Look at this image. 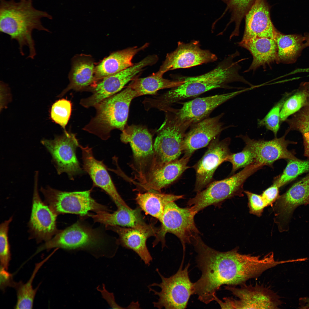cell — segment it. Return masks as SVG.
<instances>
[{"instance_id": "41", "label": "cell", "mask_w": 309, "mask_h": 309, "mask_svg": "<svg viewBox=\"0 0 309 309\" xmlns=\"http://www.w3.org/2000/svg\"><path fill=\"white\" fill-rule=\"evenodd\" d=\"M226 161L232 165L231 175H232L238 169L255 163L254 155L248 148L245 146L241 151L236 153H231L227 157Z\"/></svg>"}, {"instance_id": "7", "label": "cell", "mask_w": 309, "mask_h": 309, "mask_svg": "<svg viewBox=\"0 0 309 309\" xmlns=\"http://www.w3.org/2000/svg\"><path fill=\"white\" fill-rule=\"evenodd\" d=\"M177 272L169 277L162 275L158 269L156 271L161 279L160 283H154L148 286L150 291L158 296L153 306L158 309H185L191 295L194 294L193 283L189 276L188 264L183 269L184 261Z\"/></svg>"}, {"instance_id": "6", "label": "cell", "mask_w": 309, "mask_h": 309, "mask_svg": "<svg viewBox=\"0 0 309 309\" xmlns=\"http://www.w3.org/2000/svg\"><path fill=\"white\" fill-rule=\"evenodd\" d=\"M164 112V122L157 130L154 154L147 170L179 159L183 153V142L190 126L180 122L170 109Z\"/></svg>"}, {"instance_id": "34", "label": "cell", "mask_w": 309, "mask_h": 309, "mask_svg": "<svg viewBox=\"0 0 309 309\" xmlns=\"http://www.w3.org/2000/svg\"><path fill=\"white\" fill-rule=\"evenodd\" d=\"M289 127L287 130H297L302 134L304 146V155L309 158V95L304 105L285 121Z\"/></svg>"}, {"instance_id": "15", "label": "cell", "mask_w": 309, "mask_h": 309, "mask_svg": "<svg viewBox=\"0 0 309 309\" xmlns=\"http://www.w3.org/2000/svg\"><path fill=\"white\" fill-rule=\"evenodd\" d=\"M219 137H217L210 142L203 156L193 167L196 174L194 191L197 193L212 182L217 169L226 161L231 153L229 146L230 138L227 137L220 140Z\"/></svg>"}, {"instance_id": "38", "label": "cell", "mask_w": 309, "mask_h": 309, "mask_svg": "<svg viewBox=\"0 0 309 309\" xmlns=\"http://www.w3.org/2000/svg\"><path fill=\"white\" fill-rule=\"evenodd\" d=\"M290 93H286L282 99L279 101L262 119H258V127L265 126L266 129L273 132L275 137H277L279 129L280 113L282 107Z\"/></svg>"}, {"instance_id": "2", "label": "cell", "mask_w": 309, "mask_h": 309, "mask_svg": "<svg viewBox=\"0 0 309 309\" xmlns=\"http://www.w3.org/2000/svg\"><path fill=\"white\" fill-rule=\"evenodd\" d=\"M237 56L236 53L229 55L215 68L203 74L181 78L184 81L182 84L157 97L158 105L167 109L180 101L196 97L212 90L226 88L228 84L233 82L248 84V82L239 74L240 66L238 62L233 61Z\"/></svg>"}, {"instance_id": "33", "label": "cell", "mask_w": 309, "mask_h": 309, "mask_svg": "<svg viewBox=\"0 0 309 309\" xmlns=\"http://www.w3.org/2000/svg\"><path fill=\"white\" fill-rule=\"evenodd\" d=\"M55 251H54L41 261L36 264L29 279L25 284L22 282H14L13 286L17 292V300L15 306V309H32L37 291L39 286L33 289L32 283L36 274L43 265L47 261Z\"/></svg>"}, {"instance_id": "46", "label": "cell", "mask_w": 309, "mask_h": 309, "mask_svg": "<svg viewBox=\"0 0 309 309\" xmlns=\"http://www.w3.org/2000/svg\"><path fill=\"white\" fill-rule=\"evenodd\" d=\"M300 308L303 309L309 308V297L301 298L299 300Z\"/></svg>"}, {"instance_id": "28", "label": "cell", "mask_w": 309, "mask_h": 309, "mask_svg": "<svg viewBox=\"0 0 309 309\" xmlns=\"http://www.w3.org/2000/svg\"><path fill=\"white\" fill-rule=\"evenodd\" d=\"M119 236V242L123 247L135 252L146 265L152 261L146 245L147 239L152 235L136 229L118 226H110Z\"/></svg>"}, {"instance_id": "18", "label": "cell", "mask_w": 309, "mask_h": 309, "mask_svg": "<svg viewBox=\"0 0 309 309\" xmlns=\"http://www.w3.org/2000/svg\"><path fill=\"white\" fill-rule=\"evenodd\" d=\"M122 132L121 141L129 143L133 152L134 163L131 167L134 175L141 174L147 169L153 158L152 135L146 126L133 124L127 125Z\"/></svg>"}, {"instance_id": "37", "label": "cell", "mask_w": 309, "mask_h": 309, "mask_svg": "<svg viewBox=\"0 0 309 309\" xmlns=\"http://www.w3.org/2000/svg\"><path fill=\"white\" fill-rule=\"evenodd\" d=\"M256 0H229L226 10L229 9L231 16L228 24L233 22L235 27L230 38L238 35L239 28L242 19Z\"/></svg>"}, {"instance_id": "43", "label": "cell", "mask_w": 309, "mask_h": 309, "mask_svg": "<svg viewBox=\"0 0 309 309\" xmlns=\"http://www.w3.org/2000/svg\"><path fill=\"white\" fill-rule=\"evenodd\" d=\"M280 188L276 184L273 183L270 186L263 191L261 194L268 206L272 207L279 198Z\"/></svg>"}, {"instance_id": "21", "label": "cell", "mask_w": 309, "mask_h": 309, "mask_svg": "<svg viewBox=\"0 0 309 309\" xmlns=\"http://www.w3.org/2000/svg\"><path fill=\"white\" fill-rule=\"evenodd\" d=\"M38 172H35L32 206L29 222V231L37 242L47 241L59 231L56 225L57 215L41 199L38 190Z\"/></svg>"}, {"instance_id": "26", "label": "cell", "mask_w": 309, "mask_h": 309, "mask_svg": "<svg viewBox=\"0 0 309 309\" xmlns=\"http://www.w3.org/2000/svg\"><path fill=\"white\" fill-rule=\"evenodd\" d=\"M238 44L248 50L253 57L251 65L245 72L255 71L260 67L266 68L273 63H279L277 45L273 39L254 37L242 39Z\"/></svg>"}, {"instance_id": "23", "label": "cell", "mask_w": 309, "mask_h": 309, "mask_svg": "<svg viewBox=\"0 0 309 309\" xmlns=\"http://www.w3.org/2000/svg\"><path fill=\"white\" fill-rule=\"evenodd\" d=\"M79 147L82 152L83 169L89 175L94 187H98L106 193L116 205L119 203L130 208L119 194L108 171V167L103 161H99L94 157L92 148L88 145Z\"/></svg>"}, {"instance_id": "13", "label": "cell", "mask_w": 309, "mask_h": 309, "mask_svg": "<svg viewBox=\"0 0 309 309\" xmlns=\"http://www.w3.org/2000/svg\"><path fill=\"white\" fill-rule=\"evenodd\" d=\"M154 63L152 57L148 56L132 66L104 77L94 86L91 96L80 100V104L86 108L94 107L120 92L129 82L138 77L145 68L153 65Z\"/></svg>"}, {"instance_id": "40", "label": "cell", "mask_w": 309, "mask_h": 309, "mask_svg": "<svg viewBox=\"0 0 309 309\" xmlns=\"http://www.w3.org/2000/svg\"><path fill=\"white\" fill-rule=\"evenodd\" d=\"M12 217L2 223L0 226V259L1 266L7 270L11 259L8 238L9 225Z\"/></svg>"}, {"instance_id": "36", "label": "cell", "mask_w": 309, "mask_h": 309, "mask_svg": "<svg viewBox=\"0 0 309 309\" xmlns=\"http://www.w3.org/2000/svg\"><path fill=\"white\" fill-rule=\"evenodd\" d=\"M307 172H309V160H288L283 172L275 177L273 183L280 188Z\"/></svg>"}, {"instance_id": "27", "label": "cell", "mask_w": 309, "mask_h": 309, "mask_svg": "<svg viewBox=\"0 0 309 309\" xmlns=\"http://www.w3.org/2000/svg\"><path fill=\"white\" fill-rule=\"evenodd\" d=\"M149 45L146 43L140 47H130L112 53L95 68V79H102L132 66L134 57Z\"/></svg>"}, {"instance_id": "30", "label": "cell", "mask_w": 309, "mask_h": 309, "mask_svg": "<svg viewBox=\"0 0 309 309\" xmlns=\"http://www.w3.org/2000/svg\"><path fill=\"white\" fill-rule=\"evenodd\" d=\"M95 71L93 62L91 60L84 58L76 60L70 76V84L58 97H62L70 90L79 91L89 87L95 80Z\"/></svg>"}, {"instance_id": "19", "label": "cell", "mask_w": 309, "mask_h": 309, "mask_svg": "<svg viewBox=\"0 0 309 309\" xmlns=\"http://www.w3.org/2000/svg\"><path fill=\"white\" fill-rule=\"evenodd\" d=\"M249 88H244L232 92L198 98L183 102L181 107L171 109L181 122L190 127L209 117L217 107Z\"/></svg>"}, {"instance_id": "10", "label": "cell", "mask_w": 309, "mask_h": 309, "mask_svg": "<svg viewBox=\"0 0 309 309\" xmlns=\"http://www.w3.org/2000/svg\"><path fill=\"white\" fill-rule=\"evenodd\" d=\"M45 203L57 215L69 213L81 216L90 211H107V208L96 202L91 195V190L67 192L54 189L47 186L41 187Z\"/></svg>"}, {"instance_id": "20", "label": "cell", "mask_w": 309, "mask_h": 309, "mask_svg": "<svg viewBox=\"0 0 309 309\" xmlns=\"http://www.w3.org/2000/svg\"><path fill=\"white\" fill-rule=\"evenodd\" d=\"M289 132L287 130L282 137H275L270 140L251 139L247 134L239 135L237 137L241 139L245 144V146L253 152L255 163L273 167L274 163L279 159H298L292 151L287 148L290 144H296V142L286 140L285 137Z\"/></svg>"}, {"instance_id": "1", "label": "cell", "mask_w": 309, "mask_h": 309, "mask_svg": "<svg viewBox=\"0 0 309 309\" xmlns=\"http://www.w3.org/2000/svg\"><path fill=\"white\" fill-rule=\"evenodd\" d=\"M192 244L197 253V266L201 276L193 283L194 294L207 304L214 300L216 292L222 285H240L252 277L253 262L249 254L240 253L238 247L221 252L210 247L199 236Z\"/></svg>"}, {"instance_id": "11", "label": "cell", "mask_w": 309, "mask_h": 309, "mask_svg": "<svg viewBox=\"0 0 309 309\" xmlns=\"http://www.w3.org/2000/svg\"><path fill=\"white\" fill-rule=\"evenodd\" d=\"M240 287L227 285L229 291L238 299L225 297L223 301L217 297L215 299L222 309H277L282 304L276 293L263 286L241 284Z\"/></svg>"}, {"instance_id": "29", "label": "cell", "mask_w": 309, "mask_h": 309, "mask_svg": "<svg viewBox=\"0 0 309 309\" xmlns=\"http://www.w3.org/2000/svg\"><path fill=\"white\" fill-rule=\"evenodd\" d=\"M184 195L151 192H139L136 195V201L141 209L148 214L160 221L166 205L171 201L183 199Z\"/></svg>"}, {"instance_id": "3", "label": "cell", "mask_w": 309, "mask_h": 309, "mask_svg": "<svg viewBox=\"0 0 309 309\" xmlns=\"http://www.w3.org/2000/svg\"><path fill=\"white\" fill-rule=\"evenodd\" d=\"M0 31L7 34L12 39L18 42L20 54L24 55L23 48L29 49L28 58L33 59L36 55L34 41L32 36L33 30L49 32L43 26L41 21L42 17L52 19L45 11L35 9L32 0H0Z\"/></svg>"}, {"instance_id": "12", "label": "cell", "mask_w": 309, "mask_h": 309, "mask_svg": "<svg viewBox=\"0 0 309 309\" xmlns=\"http://www.w3.org/2000/svg\"><path fill=\"white\" fill-rule=\"evenodd\" d=\"M41 142L51 155L58 174L65 173L70 180H74L84 173L76 155L80 145L76 134L64 130L62 135L55 136L53 140L44 139Z\"/></svg>"}, {"instance_id": "39", "label": "cell", "mask_w": 309, "mask_h": 309, "mask_svg": "<svg viewBox=\"0 0 309 309\" xmlns=\"http://www.w3.org/2000/svg\"><path fill=\"white\" fill-rule=\"evenodd\" d=\"M72 104L70 101L62 99L56 101L52 105L50 117L52 120L66 130V126L71 115Z\"/></svg>"}, {"instance_id": "8", "label": "cell", "mask_w": 309, "mask_h": 309, "mask_svg": "<svg viewBox=\"0 0 309 309\" xmlns=\"http://www.w3.org/2000/svg\"><path fill=\"white\" fill-rule=\"evenodd\" d=\"M195 215L189 207H180L175 201L167 203L160 221L161 225L155 236L153 247L160 242L163 248L165 246L166 235L169 233L179 239L184 253L186 245L192 243L193 240L200 234L195 222Z\"/></svg>"}, {"instance_id": "24", "label": "cell", "mask_w": 309, "mask_h": 309, "mask_svg": "<svg viewBox=\"0 0 309 309\" xmlns=\"http://www.w3.org/2000/svg\"><path fill=\"white\" fill-rule=\"evenodd\" d=\"M116 205L117 210L110 213L100 211L90 215L94 221L108 226H118L136 229L155 236L158 229L144 221L140 208L132 209L120 203Z\"/></svg>"}, {"instance_id": "31", "label": "cell", "mask_w": 309, "mask_h": 309, "mask_svg": "<svg viewBox=\"0 0 309 309\" xmlns=\"http://www.w3.org/2000/svg\"><path fill=\"white\" fill-rule=\"evenodd\" d=\"M274 39L277 45L279 63L295 62L305 47L304 37L300 35H285L277 31Z\"/></svg>"}, {"instance_id": "9", "label": "cell", "mask_w": 309, "mask_h": 309, "mask_svg": "<svg viewBox=\"0 0 309 309\" xmlns=\"http://www.w3.org/2000/svg\"><path fill=\"white\" fill-rule=\"evenodd\" d=\"M103 243L95 231L78 223L59 231L53 238L38 247L35 254L56 248L68 250H88L96 258H109L108 253L102 249Z\"/></svg>"}, {"instance_id": "48", "label": "cell", "mask_w": 309, "mask_h": 309, "mask_svg": "<svg viewBox=\"0 0 309 309\" xmlns=\"http://www.w3.org/2000/svg\"><path fill=\"white\" fill-rule=\"evenodd\" d=\"M225 3H226L227 4L229 1V0H222Z\"/></svg>"}, {"instance_id": "44", "label": "cell", "mask_w": 309, "mask_h": 309, "mask_svg": "<svg viewBox=\"0 0 309 309\" xmlns=\"http://www.w3.org/2000/svg\"><path fill=\"white\" fill-rule=\"evenodd\" d=\"M1 288L2 289L7 286H12L14 283L12 279V275L7 270L1 266Z\"/></svg>"}, {"instance_id": "16", "label": "cell", "mask_w": 309, "mask_h": 309, "mask_svg": "<svg viewBox=\"0 0 309 309\" xmlns=\"http://www.w3.org/2000/svg\"><path fill=\"white\" fill-rule=\"evenodd\" d=\"M217 59L216 55L209 50L201 48L199 41L194 40L188 43L179 41L176 49L167 54L157 72L163 76L169 71L213 62Z\"/></svg>"}, {"instance_id": "35", "label": "cell", "mask_w": 309, "mask_h": 309, "mask_svg": "<svg viewBox=\"0 0 309 309\" xmlns=\"http://www.w3.org/2000/svg\"><path fill=\"white\" fill-rule=\"evenodd\" d=\"M309 95V82L302 83L297 90L291 92L280 112V124L285 121L290 116L296 112L304 105Z\"/></svg>"}, {"instance_id": "32", "label": "cell", "mask_w": 309, "mask_h": 309, "mask_svg": "<svg viewBox=\"0 0 309 309\" xmlns=\"http://www.w3.org/2000/svg\"><path fill=\"white\" fill-rule=\"evenodd\" d=\"M163 76L156 72L146 77H138L132 81L127 86L135 90L139 96L154 94L160 90L175 88L184 82L181 78L171 80L165 78Z\"/></svg>"}, {"instance_id": "5", "label": "cell", "mask_w": 309, "mask_h": 309, "mask_svg": "<svg viewBox=\"0 0 309 309\" xmlns=\"http://www.w3.org/2000/svg\"><path fill=\"white\" fill-rule=\"evenodd\" d=\"M262 168L253 163L225 179L212 181L188 201L187 205L195 214L211 205H217L235 196H243V186L246 180Z\"/></svg>"}, {"instance_id": "14", "label": "cell", "mask_w": 309, "mask_h": 309, "mask_svg": "<svg viewBox=\"0 0 309 309\" xmlns=\"http://www.w3.org/2000/svg\"><path fill=\"white\" fill-rule=\"evenodd\" d=\"M190 157L184 155L180 159L149 169L132 182L136 185L135 190L142 193L150 191L161 192L171 184L190 168L187 164Z\"/></svg>"}, {"instance_id": "25", "label": "cell", "mask_w": 309, "mask_h": 309, "mask_svg": "<svg viewBox=\"0 0 309 309\" xmlns=\"http://www.w3.org/2000/svg\"><path fill=\"white\" fill-rule=\"evenodd\" d=\"M270 6L266 0H256L245 15L242 39L254 37L274 39L277 30L271 19Z\"/></svg>"}, {"instance_id": "47", "label": "cell", "mask_w": 309, "mask_h": 309, "mask_svg": "<svg viewBox=\"0 0 309 309\" xmlns=\"http://www.w3.org/2000/svg\"><path fill=\"white\" fill-rule=\"evenodd\" d=\"M304 37L305 43L304 45L305 47L309 46V33L305 35Z\"/></svg>"}, {"instance_id": "42", "label": "cell", "mask_w": 309, "mask_h": 309, "mask_svg": "<svg viewBox=\"0 0 309 309\" xmlns=\"http://www.w3.org/2000/svg\"><path fill=\"white\" fill-rule=\"evenodd\" d=\"M243 192L248 199L249 213L258 217L261 216L264 208L268 206L261 194H255L248 191H244Z\"/></svg>"}, {"instance_id": "45", "label": "cell", "mask_w": 309, "mask_h": 309, "mask_svg": "<svg viewBox=\"0 0 309 309\" xmlns=\"http://www.w3.org/2000/svg\"><path fill=\"white\" fill-rule=\"evenodd\" d=\"M104 288L105 286H104L102 290L98 289L101 292L103 297L107 301L110 306L114 308H124L117 304L113 294L109 292Z\"/></svg>"}, {"instance_id": "4", "label": "cell", "mask_w": 309, "mask_h": 309, "mask_svg": "<svg viewBox=\"0 0 309 309\" xmlns=\"http://www.w3.org/2000/svg\"><path fill=\"white\" fill-rule=\"evenodd\" d=\"M138 96L135 90L127 86L121 91L102 100L94 106L96 114L83 129L103 140L110 137L113 130L122 131L127 125L132 100Z\"/></svg>"}, {"instance_id": "22", "label": "cell", "mask_w": 309, "mask_h": 309, "mask_svg": "<svg viewBox=\"0 0 309 309\" xmlns=\"http://www.w3.org/2000/svg\"><path fill=\"white\" fill-rule=\"evenodd\" d=\"M224 115L221 113L214 117H209L190 127L184 139V155L191 157L196 150L208 146L223 131L229 127L225 126L221 121Z\"/></svg>"}, {"instance_id": "17", "label": "cell", "mask_w": 309, "mask_h": 309, "mask_svg": "<svg viewBox=\"0 0 309 309\" xmlns=\"http://www.w3.org/2000/svg\"><path fill=\"white\" fill-rule=\"evenodd\" d=\"M309 204V172L281 195L272 207L274 222L279 231L289 229V223L295 209L302 205Z\"/></svg>"}]
</instances>
